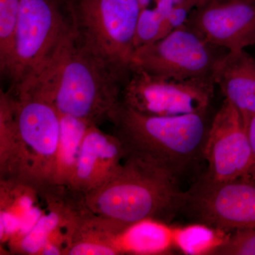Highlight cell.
<instances>
[{"mask_svg":"<svg viewBox=\"0 0 255 255\" xmlns=\"http://www.w3.org/2000/svg\"><path fill=\"white\" fill-rule=\"evenodd\" d=\"M78 39L114 63L130 67L141 13L139 0H67Z\"/></svg>","mask_w":255,"mask_h":255,"instance_id":"obj_6","label":"cell"},{"mask_svg":"<svg viewBox=\"0 0 255 255\" xmlns=\"http://www.w3.org/2000/svg\"><path fill=\"white\" fill-rule=\"evenodd\" d=\"M212 78L225 99L241 114L247 128L255 115V58L246 50L227 51L215 64Z\"/></svg>","mask_w":255,"mask_h":255,"instance_id":"obj_13","label":"cell"},{"mask_svg":"<svg viewBox=\"0 0 255 255\" xmlns=\"http://www.w3.org/2000/svg\"><path fill=\"white\" fill-rule=\"evenodd\" d=\"M39 191L27 183L14 179L0 180V212L23 221L42 212L37 206Z\"/></svg>","mask_w":255,"mask_h":255,"instance_id":"obj_16","label":"cell"},{"mask_svg":"<svg viewBox=\"0 0 255 255\" xmlns=\"http://www.w3.org/2000/svg\"><path fill=\"white\" fill-rule=\"evenodd\" d=\"M196 3V6H199L203 3L206 2V1H211V0H195Z\"/></svg>","mask_w":255,"mask_h":255,"instance_id":"obj_20","label":"cell"},{"mask_svg":"<svg viewBox=\"0 0 255 255\" xmlns=\"http://www.w3.org/2000/svg\"><path fill=\"white\" fill-rule=\"evenodd\" d=\"M74 31L67 0H21L14 57L8 75L11 89L36 80Z\"/></svg>","mask_w":255,"mask_h":255,"instance_id":"obj_5","label":"cell"},{"mask_svg":"<svg viewBox=\"0 0 255 255\" xmlns=\"http://www.w3.org/2000/svg\"><path fill=\"white\" fill-rule=\"evenodd\" d=\"M213 255H255V228L233 231Z\"/></svg>","mask_w":255,"mask_h":255,"instance_id":"obj_18","label":"cell"},{"mask_svg":"<svg viewBox=\"0 0 255 255\" xmlns=\"http://www.w3.org/2000/svg\"><path fill=\"white\" fill-rule=\"evenodd\" d=\"M213 46L239 51L255 45V0H211L191 11L186 23Z\"/></svg>","mask_w":255,"mask_h":255,"instance_id":"obj_11","label":"cell"},{"mask_svg":"<svg viewBox=\"0 0 255 255\" xmlns=\"http://www.w3.org/2000/svg\"><path fill=\"white\" fill-rule=\"evenodd\" d=\"M199 223L224 231L255 228V179L199 181L187 191L185 207Z\"/></svg>","mask_w":255,"mask_h":255,"instance_id":"obj_9","label":"cell"},{"mask_svg":"<svg viewBox=\"0 0 255 255\" xmlns=\"http://www.w3.org/2000/svg\"><path fill=\"white\" fill-rule=\"evenodd\" d=\"M129 68L95 53L74 31L46 70L18 92L43 97L61 116L95 125L112 123L122 105Z\"/></svg>","mask_w":255,"mask_h":255,"instance_id":"obj_1","label":"cell"},{"mask_svg":"<svg viewBox=\"0 0 255 255\" xmlns=\"http://www.w3.org/2000/svg\"><path fill=\"white\" fill-rule=\"evenodd\" d=\"M126 152L115 134L91 124L82 141L76 167L67 189L85 195L102 187L119 172Z\"/></svg>","mask_w":255,"mask_h":255,"instance_id":"obj_12","label":"cell"},{"mask_svg":"<svg viewBox=\"0 0 255 255\" xmlns=\"http://www.w3.org/2000/svg\"><path fill=\"white\" fill-rule=\"evenodd\" d=\"M21 0H0V69L9 75L14 57Z\"/></svg>","mask_w":255,"mask_h":255,"instance_id":"obj_17","label":"cell"},{"mask_svg":"<svg viewBox=\"0 0 255 255\" xmlns=\"http://www.w3.org/2000/svg\"><path fill=\"white\" fill-rule=\"evenodd\" d=\"M247 132H248L252 154L251 167L250 169L249 173L247 176H249L255 179V115L252 117L247 125Z\"/></svg>","mask_w":255,"mask_h":255,"instance_id":"obj_19","label":"cell"},{"mask_svg":"<svg viewBox=\"0 0 255 255\" xmlns=\"http://www.w3.org/2000/svg\"><path fill=\"white\" fill-rule=\"evenodd\" d=\"M79 195L85 212L120 227L145 219L168 223L187 200L177 178L133 157H126L119 172L102 187Z\"/></svg>","mask_w":255,"mask_h":255,"instance_id":"obj_2","label":"cell"},{"mask_svg":"<svg viewBox=\"0 0 255 255\" xmlns=\"http://www.w3.org/2000/svg\"><path fill=\"white\" fill-rule=\"evenodd\" d=\"M90 125L80 119L61 116L59 142L50 186L68 188L76 167L84 137Z\"/></svg>","mask_w":255,"mask_h":255,"instance_id":"obj_14","label":"cell"},{"mask_svg":"<svg viewBox=\"0 0 255 255\" xmlns=\"http://www.w3.org/2000/svg\"><path fill=\"white\" fill-rule=\"evenodd\" d=\"M9 94L14 115V152L7 172L1 179H17L41 191L50 186L61 116L40 96L30 92Z\"/></svg>","mask_w":255,"mask_h":255,"instance_id":"obj_4","label":"cell"},{"mask_svg":"<svg viewBox=\"0 0 255 255\" xmlns=\"http://www.w3.org/2000/svg\"><path fill=\"white\" fill-rule=\"evenodd\" d=\"M204 159L208 171L203 179L208 182H228L249 173L252 154L246 126L226 99L210 124Z\"/></svg>","mask_w":255,"mask_h":255,"instance_id":"obj_10","label":"cell"},{"mask_svg":"<svg viewBox=\"0 0 255 255\" xmlns=\"http://www.w3.org/2000/svg\"><path fill=\"white\" fill-rule=\"evenodd\" d=\"M187 23L157 41L135 48L130 66L174 80L212 78L221 55Z\"/></svg>","mask_w":255,"mask_h":255,"instance_id":"obj_8","label":"cell"},{"mask_svg":"<svg viewBox=\"0 0 255 255\" xmlns=\"http://www.w3.org/2000/svg\"><path fill=\"white\" fill-rule=\"evenodd\" d=\"M213 78L174 80L130 66L122 103L139 113L158 117L204 113L214 97Z\"/></svg>","mask_w":255,"mask_h":255,"instance_id":"obj_7","label":"cell"},{"mask_svg":"<svg viewBox=\"0 0 255 255\" xmlns=\"http://www.w3.org/2000/svg\"><path fill=\"white\" fill-rule=\"evenodd\" d=\"M206 115H146L122 103L112 124L125 157L141 159L178 179L204 159L211 124Z\"/></svg>","mask_w":255,"mask_h":255,"instance_id":"obj_3","label":"cell"},{"mask_svg":"<svg viewBox=\"0 0 255 255\" xmlns=\"http://www.w3.org/2000/svg\"><path fill=\"white\" fill-rule=\"evenodd\" d=\"M199 223L173 228L174 247L188 255H213L231 233Z\"/></svg>","mask_w":255,"mask_h":255,"instance_id":"obj_15","label":"cell"}]
</instances>
